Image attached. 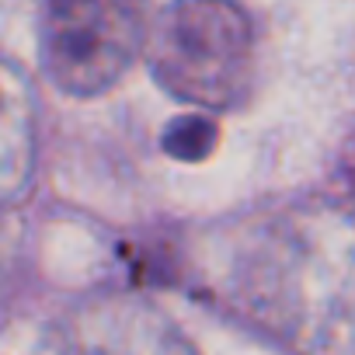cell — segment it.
I'll return each instance as SVG.
<instances>
[{
	"label": "cell",
	"instance_id": "cell-1",
	"mask_svg": "<svg viewBox=\"0 0 355 355\" xmlns=\"http://www.w3.org/2000/svg\"><path fill=\"white\" fill-rule=\"evenodd\" d=\"M227 296L289 355H355V209L306 206L254 227Z\"/></svg>",
	"mask_w": 355,
	"mask_h": 355
},
{
	"label": "cell",
	"instance_id": "cell-3",
	"mask_svg": "<svg viewBox=\"0 0 355 355\" xmlns=\"http://www.w3.org/2000/svg\"><path fill=\"white\" fill-rule=\"evenodd\" d=\"M150 32L146 0H42L39 60L63 94L94 98L129 73Z\"/></svg>",
	"mask_w": 355,
	"mask_h": 355
},
{
	"label": "cell",
	"instance_id": "cell-4",
	"mask_svg": "<svg viewBox=\"0 0 355 355\" xmlns=\"http://www.w3.org/2000/svg\"><path fill=\"white\" fill-rule=\"evenodd\" d=\"M56 355H199L157 303L143 296H94L70 310Z\"/></svg>",
	"mask_w": 355,
	"mask_h": 355
},
{
	"label": "cell",
	"instance_id": "cell-2",
	"mask_svg": "<svg viewBox=\"0 0 355 355\" xmlns=\"http://www.w3.org/2000/svg\"><path fill=\"white\" fill-rule=\"evenodd\" d=\"M146 56L178 101L234 112L258 77V32L237 0H174L153 21Z\"/></svg>",
	"mask_w": 355,
	"mask_h": 355
}]
</instances>
